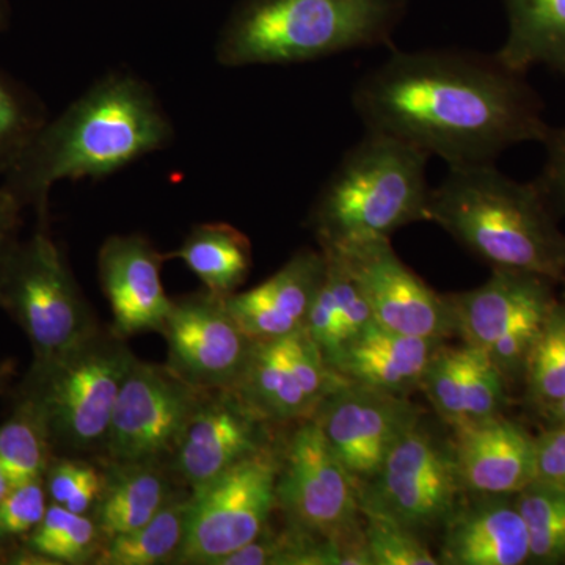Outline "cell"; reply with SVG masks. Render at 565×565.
<instances>
[{
  "instance_id": "cell-1",
  "label": "cell",
  "mask_w": 565,
  "mask_h": 565,
  "mask_svg": "<svg viewBox=\"0 0 565 565\" xmlns=\"http://www.w3.org/2000/svg\"><path fill=\"white\" fill-rule=\"evenodd\" d=\"M526 77L497 52L397 51L356 82L352 109L366 131L449 167L494 163L516 145L544 143L552 129Z\"/></svg>"
},
{
  "instance_id": "cell-2",
  "label": "cell",
  "mask_w": 565,
  "mask_h": 565,
  "mask_svg": "<svg viewBox=\"0 0 565 565\" xmlns=\"http://www.w3.org/2000/svg\"><path fill=\"white\" fill-rule=\"evenodd\" d=\"M169 114L148 82L110 71L54 118H47L0 180L47 225L52 188L61 181L103 180L172 143Z\"/></svg>"
},
{
  "instance_id": "cell-3",
  "label": "cell",
  "mask_w": 565,
  "mask_h": 565,
  "mask_svg": "<svg viewBox=\"0 0 565 565\" xmlns=\"http://www.w3.org/2000/svg\"><path fill=\"white\" fill-rule=\"evenodd\" d=\"M537 182H520L494 163L449 167L430 189L427 222L492 267L565 281V234Z\"/></svg>"
},
{
  "instance_id": "cell-4",
  "label": "cell",
  "mask_w": 565,
  "mask_h": 565,
  "mask_svg": "<svg viewBox=\"0 0 565 565\" xmlns=\"http://www.w3.org/2000/svg\"><path fill=\"white\" fill-rule=\"evenodd\" d=\"M407 0H239L215 43L225 68L296 65L390 46Z\"/></svg>"
},
{
  "instance_id": "cell-5",
  "label": "cell",
  "mask_w": 565,
  "mask_h": 565,
  "mask_svg": "<svg viewBox=\"0 0 565 565\" xmlns=\"http://www.w3.org/2000/svg\"><path fill=\"white\" fill-rule=\"evenodd\" d=\"M429 159L405 141L366 131L344 152L308 214L319 248L392 239L397 230L427 221Z\"/></svg>"
},
{
  "instance_id": "cell-6",
  "label": "cell",
  "mask_w": 565,
  "mask_h": 565,
  "mask_svg": "<svg viewBox=\"0 0 565 565\" xmlns=\"http://www.w3.org/2000/svg\"><path fill=\"white\" fill-rule=\"evenodd\" d=\"M136 359L126 338L102 327L68 351L32 360L14 399L39 415L54 456L103 459L115 403Z\"/></svg>"
},
{
  "instance_id": "cell-7",
  "label": "cell",
  "mask_w": 565,
  "mask_h": 565,
  "mask_svg": "<svg viewBox=\"0 0 565 565\" xmlns=\"http://www.w3.org/2000/svg\"><path fill=\"white\" fill-rule=\"evenodd\" d=\"M0 308L28 337L33 360L68 351L102 329L47 225L14 248Z\"/></svg>"
},
{
  "instance_id": "cell-8",
  "label": "cell",
  "mask_w": 565,
  "mask_h": 565,
  "mask_svg": "<svg viewBox=\"0 0 565 565\" xmlns=\"http://www.w3.org/2000/svg\"><path fill=\"white\" fill-rule=\"evenodd\" d=\"M281 446L278 441L191 490L177 565H218L266 530L277 511Z\"/></svg>"
},
{
  "instance_id": "cell-9",
  "label": "cell",
  "mask_w": 565,
  "mask_h": 565,
  "mask_svg": "<svg viewBox=\"0 0 565 565\" xmlns=\"http://www.w3.org/2000/svg\"><path fill=\"white\" fill-rule=\"evenodd\" d=\"M275 498L286 525L329 541H364L359 486L311 418L282 441Z\"/></svg>"
},
{
  "instance_id": "cell-10",
  "label": "cell",
  "mask_w": 565,
  "mask_h": 565,
  "mask_svg": "<svg viewBox=\"0 0 565 565\" xmlns=\"http://www.w3.org/2000/svg\"><path fill=\"white\" fill-rule=\"evenodd\" d=\"M462 493L452 444L435 437L423 422L393 446L374 478L359 486L362 512L415 533L444 526Z\"/></svg>"
},
{
  "instance_id": "cell-11",
  "label": "cell",
  "mask_w": 565,
  "mask_h": 565,
  "mask_svg": "<svg viewBox=\"0 0 565 565\" xmlns=\"http://www.w3.org/2000/svg\"><path fill=\"white\" fill-rule=\"evenodd\" d=\"M202 394L167 364L136 359L118 393L102 460L169 465Z\"/></svg>"
},
{
  "instance_id": "cell-12",
  "label": "cell",
  "mask_w": 565,
  "mask_h": 565,
  "mask_svg": "<svg viewBox=\"0 0 565 565\" xmlns=\"http://www.w3.org/2000/svg\"><path fill=\"white\" fill-rule=\"evenodd\" d=\"M159 333L166 338L167 366L200 392L236 388L256 345L226 297L204 288L173 299Z\"/></svg>"
},
{
  "instance_id": "cell-13",
  "label": "cell",
  "mask_w": 565,
  "mask_h": 565,
  "mask_svg": "<svg viewBox=\"0 0 565 565\" xmlns=\"http://www.w3.org/2000/svg\"><path fill=\"white\" fill-rule=\"evenodd\" d=\"M322 250L340 256L379 326L441 341L456 334L449 296L434 291L419 278L394 252L392 239L363 241Z\"/></svg>"
},
{
  "instance_id": "cell-14",
  "label": "cell",
  "mask_w": 565,
  "mask_h": 565,
  "mask_svg": "<svg viewBox=\"0 0 565 565\" xmlns=\"http://www.w3.org/2000/svg\"><path fill=\"white\" fill-rule=\"evenodd\" d=\"M422 418V408L408 396L343 377L311 416L356 486L374 478L393 446Z\"/></svg>"
},
{
  "instance_id": "cell-15",
  "label": "cell",
  "mask_w": 565,
  "mask_h": 565,
  "mask_svg": "<svg viewBox=\"0 0 565 565\" xmlns=\"http://www.w3.org/2000/svg\"><path fill=\"white\" fill-rule=\"evenodd\" d=\"M273 426L236 390L203 392L169 462L174 481L199 489L241 460L278 444Z\"/></svg>"
},
{
  "instance_id": "cell-16",
  "label": "cell",
  "mask_w": 565,
  "mask_h": 565,
  "mask_svg": "<svg viewBox=\"0 0 565 565\" xmlns=\"http://www.w3.org/2000/svg\"><path fill=\"white\" fill-rule=\"evenodd\" d=\"M340 379L307 330L300 329L278 340L256 341L247 371L234 390L267 422L300 423L313 416Z\"/></svg>"
},
{
  "instance_id": "cell-17",
  "label": "cell",
  "mask_w": 565,
  "mask_h": 565,
  "mask_svg": "<svg viewBox=\"0 0 565 565\" xmlns=\"http://www.w3.org/2000/svg\"><path fill=\"white\" fill-rule=\"evenodd\" d=\"M166 255L143 234H114L98 252L99 285L109 302L115 333L161 332L173 299L162 282Z\"/></svg>"
},
{
  "instance_id": "cell-18",
  "label": "cell",
  "mask_w": 565,
  "mask_h": 565,
  "mask_svg": "<svg viewBox=\"0 0 565 565\" xmlns=\"http://www.w3.org/2000/svg\"><path fill=\"white\" fill-rule=\"evenodd\" d=\"M452 451L463 492L516 494L534 482L535 437L504 415L457 427Z\"/></svg>"
},
{
  "instance_id": "cell-19",
  "label": "cell",
  "mask_w": 565,
  "mask_h": 565,
  "mask_svg": "<svg viewBox=\"0 0 565 565\" xmlns=\"http://www.w3.org/2000/svg\"><path fill=\"white\" fill-rule=\"evenodd\" d=\"M326 269L321 248H302L262 285L226 296V302L253 340H278L303 329Z\"/></svg>"
},
{
  "instance_id": "cell-20",
  "label": "cell",
  "mask_w": 565,
  "mask_h": 565,
  "mask_svg": "<svg viewBox=\"0 0 565 565\" xmlns=\"http://www.w3.org/2000/svg\"><path fill=\"white\" fill-rule=\"evenodd\" d=\"M444 565L530 564V541L515 494H473L444 523Z\"/></svg>"
},
{
  "instance_id": "cell-21",
  "label": "cell",
  "mask_w": 565,
  "mask_h": 565,
  "mask_svg": "<svg viewBox=\"0 0 565 565\" xmlns=\"http://www.w3.org/2000/svg\"><path fill=\"white\" fill-rule=\"evenodd\" d=\"M441 344V340L393 332L373 322L340 349L329 367L345 381L408 396L422 386Z\"/></svg>"
},
{
  "instance_id": "cell-22",
  "label": "cell",
  "mask_w": 565,
  "mask_h": 565,
  "mask_svg": "<svg viewBox=\"0 0 565 565\" xmlns=\"http://www.w3.org/2000/svg\"><path fill=\"white\" fill-rule=\"evenodd\" d=\"M555 286L539 275L492 270L484 285L448 294L456 334L462 337L468 348L486 352L523 311L556 297Z\"/></svg>"
},
{
  "instance_id": "cell-23",
  "label": "cell",
  "mask_w": 565,
  "mask_h": 565,
  "mask_svg": "<svg viewBox=\"0 0 565 565\" xmlns=\"http://www.w3.org/2000/svg\"><path fill=\"white\" fill-rule=\"evenodd\" d=\"M104 487L93 512L103 541L129 533L169 503L182 487L169 465L161 462H107L102 460Z\"/></svg>"
},
{
  "instance_id": "cell-24",
  "label": "cell",
  "mask_w": 565,
  "mask_h": 565,
  "mask_svg": "<svg viewBox=\"0 0 565 565\" xmlns=\"http://www.w3.org/2000/svg\"><path fill=\"white\" fill-rule=\"evenodd\" d=\"M508 36L497 54L527 74L546 66L565 79V0H504Z\"/></svg>"
},
{
  "instance_id": "cell-25",
  "label": "cell",
  "mask_w": 565,
  "mask_h": 565,
  "mask_svg": "<svg viewBox=\"0 0 565 565\" xmlns=\"http://www.w3.org/2000/svg\"><path fill=\"white\" fill-rule=\"evenodd\" d=\"M180 259L204 289L232 296L247 280L253 266L252 243L241 230L225 222L193 226L177 250L166 259Z\"/></svg>"
},
{
  "instance_id": "cell-26",
  "label": "cell",
  "mask_w": 565,
  "mask_h": 565,
  "mask_svg": "<svg viewBox=\"0 0 565 565\" xmlns=\"http://www.w3.org/2000/svg\"><path fill=\"white\" fill-rule=\"evenodd\" d=\"M191 490L174 494L150 522L103 542L92 565L177 564L188 526Z\"/></svg>"
},
{
  "instance_id": "cell-27",
  "label": "cell",
  "mask_w": 565,
  "mask_h": 565,
  "mask_svg": "<svg viewBox=\"0 0 565 565\" xmlns=\"http://www.w3.org/2000/svg\"><path fill=\"white\" fill-rule=\"evenodd\" d=\"M54 451L39 415L14 399L9 418L0 424V467L11 487L43 479Z\"/></svg>"
},
{
  "instance_id": "cell-28",
  "label": "cell",
  "mask_w": 565,
  "mask_h": 565,
  "mask_svg": "<svg viewBox=\"0 0 565 565\" xmlns=\"http://www.w3.org/2000/svg\"><path fill=\"white\" fill-rule=\"evenodd\" d=\"M526 403L544 415L565 397V297L557 299L535 341L525 375Z\"/></svg>"
},
{
  "instance_id": "cell-29",
  "label": "cell",
  "mask_w": 565,
  "mask_h": 565,
  "mask_svg": "<svg viewBox=\"0 0 565 565\" xmlns=\"http://www.w3.org/2000/svg\"><path fill=\"white\" fill-rule=\"evenodd\" d=\"M103 542L92 515L50 503L46 515L24 544L54 565H92Z\"/></svg>"
},
{
  "instance_id": "cell-30",
  "label": "cell",
  "mask_w": 565,
  "mask_h": 565,
  "mask_svg": "<svg viewBox=\"0 0 565 565\" xmlns=\"http://www.w3.org/2000/svg\"><path fill=\"white\" fill-rule=\"evenodd\" d=\"M530 541V564H565V493L531 482L515 494Z\"/></svg>"
},
{
  "instance_id": "cell-31",
  "label": "cell",
  "mask_w": 565,
  "mask_h": 565,
  "mask_svg": "<svg viewBox=\"0 0 565 565\" xmlns=\"http://www.w3.org/2000/svg\"><path fill=\"white\" fill-rule=\"evenodd\" d=\"M39 96L0 70V180L47 120Z\"/></svg>"
},
{
  "instance_id": "cell-32",
  "label": "cell",
  "mask_w": 565,
  "mask_h": 565,
  "mask_svg": "<svg viewBox=\"0 0 565 565\" xmlns=\"http://www.w3.org/2000/svg\"><path fill=\"white\" fill-rule=\"evenodd\" d=\"M322 252L326 255L327 262L323 282H326V288L330 294L333 307L332 341H330L329 351L323 355V360H326L327 366H329L330 360L340 352L343 345L348 344L356 334L362 333L367 326L375 321L373 313H371L370 305L364 299L352 275L345 269L340 256L334 255L333 252Z\"/></svg>"
},
{
  "instance_id": "cell-33",
  "label": "cell",
  "mask_w": 565,
  "mask_h": 565,
  "mask_svg": "<svg viewBox=\"0 0 565 565\" xmlns=\"http://www.w3.org/2000/svg\"><path fill=\"white\" fill-rule=\"evenodd\" d=\"M50 503L93 515L104 487V470L84 457L54 456L43 476Z\"/></svg>"
},
{
  "instance_id": "cell-34",
  "label": "cell",
  "mask_w": 565,
  "mask_h": 565,
  "mask_svg": "<svg viewBox=\"0 0 565 565\" xmlns=\"http://www.w3.org/2000/svg\"><path fill=\"white\" fill-rule=\"evenodd\" d=\"M556 300L557 296L527 308L484 352L505 384H523L527 359Z\"/></svg>"
},
{
  "instance_id": "cell-35",
  "label": "cell",
  "mask_w": 565,
  "mask_h": 565,
  "mask_svg": "<svg viewBox=\"0 0 565 565\" xmlns=\"http://www.w3.org/2000/svg\"><path fill=\"white\" fill-rule=\"evenodd\" d=\"M364 541L373 565H438L427 545L411 527L385 516L362 512Z\"/></svg>"
},
{
  "instance_id": "cell-36",
  "label": "cell",
  "mask_w": 565,
  "mask_h": 565,
  "mask_svg": "<svg viewBox=\"0 0 565 565\" xmlns=\"http://www.w3.org/2000/svg\"><path fill=\"white\" fill-rule=\"evenodd\" d=\"M467 405V424L486 422L503 415L505 381L489 356L478 349L459 348ZM465 424V426H467Z\"/></svg>"
},
{
  "instance_id": "cell-37",
  "label": "cell",
  "mask_w": 565,
  "mask_h": 565,
  "mask_svg": "<svg viewBox=\"0 0 565 565\" xmlns=\"http://www.w3.org/2000/svg\"><path fill=\"white\" fill-rule=\"evenodd\" d=\"M419 390L426 394L435 414L449 424L452 430L467 424L459 349L440 345L424 373Z\"/></svg>"
},
{
  "instance_id": "cell-38",
  "label": "cell",
  "mask_w": 565,
  "mask_h": 565,
  "mask_svg": "<svg viewBox=\"0 0 565 565\" xmlns=\"http://www.w3.org/2000/svg\"><path fill=\"white\" fill-rule=\"evenodd\" d=\"M50 508L43 479L11 487L0 500V550L24 542Z\"/></svg>"
},
{
  "instance_id": "cell-39",
  "label": "cell",
  "mask_w": 565,
  "mask_h": 565,
  "mask_svg": "<svg viewBox=\"0 0 565 565\" xmlns=\"http://www.w3.org/2000/svg\"><path fill=\"white\" fill-rule=\"evenodd\" d=\"M534 482L565 493V426L548 424L535 437Z\"/></svg>"
},
{
  "instance_id": "cell-40",
  "label": "cell",
  "mask_w": 565,
  "mask_h": 565,
  "mask_svg": "<svg viewBox=\"0 0 565 565\" xmlns=\"http://www.w3.org/2000/svg\"><path fill=\"white\" fill-rule=\"evenodd\" d=\"M545 162L535 178L556 214H565V126L550 129L544 140Z\"/></svg>"
},
{
  "instance_id": "cell-41",
  "label": "cell",
  "mask_w": 565,
  "mask_h": 565,
  "mask_svg": "<svg viewBox=\"0 0 565 565\" xmlns=\"http://www.w3.org/2000/svg\"><path fill=\"white\" fill-rule=\"evenodd\" d=\"M24 207L0 184V288L14 248L21 241Z\"/></svg>"
},
{
  "instance_id": "cell-42",
  "label": "cell",
  "mask_w": 565,
  "mask_h": 565,
  "mask_svg": "<svg viewBox=\"0 0 565 565\" xmlns=\"http://www.w3.org/2000/svg\"><path fill=\"white\" fill-rule=\"evenodd\" d=\"M548 424H555V426H565V397L559 403L553 405L552 408L544 414Z\"/></svg>"
},
{
  "instance_id": "cell-43",
  "label": "cell",
  "mask_w": 565,
  "mask_h": 565,
  "mask_svg": "<svg viewBox=\"0 0 565 565\" xmlns=\"http://www.w3.org/2000/svg\"><path fill=\"white\" fill-rule=\"evenodd\" d=\"M14 371H17V364H14L13 360L0 362V393L9 386L11 379H13Z\"/></svg>"
},
{
  "instance_id": "cell-44",
  "label": "cell",
  "mask_w": 565,
  "mask_h": 565,
  "mask_svg": "<svg viewBox=\"0 0 565 565\" xmlns=\"http://www.w3.org/2000/svg\"><path fill=\"white\" fill-rule=\"evenodd\" d=\"M11 484L9 478H7L6 471L0 467V500L6 497L7 493L10 492Z\"/></svg>"
},
{
  "instance_id": "cell-45",
  "label": "cell",
  "mask_w": 565,
  "mask_h": 565,
  "mask_svg": "<svg viewBox=\"0 0 565 565\" xmlns=\"http://www.w3.org/2000/svg\"><path fill=\"white\" fill-rule=\"evenodd\" d=\"M7 25V0H0V31Z\"/></svg>"
},
{
  "instance_id": "cell-46",
  "label": "cell",
  "mask_w": 565,
  "mask_h": 565,
  "mask_svg": "<svg viewBox=\"0 0 565 565\" xmlns=\"http://www.w3.org/2000/svg\"><path fill=\"white\" fill-rule=\"evenodd\" d=\"M564 285H565V281H564Z\"/></svg>"
}]
</instances>
